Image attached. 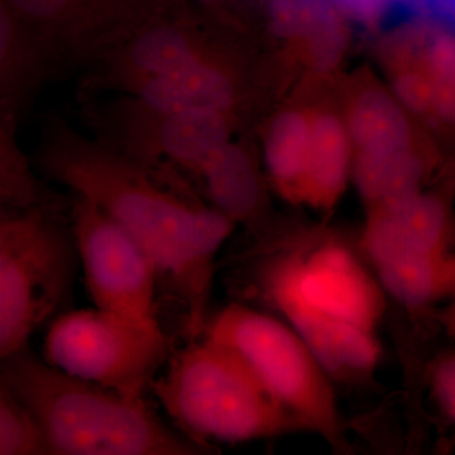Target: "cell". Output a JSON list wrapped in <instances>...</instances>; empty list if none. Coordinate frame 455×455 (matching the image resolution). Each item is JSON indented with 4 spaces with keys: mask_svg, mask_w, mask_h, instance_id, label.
Segmentation results:
<instances>
[{
    "mask_svg": "<svg viewBox=\"0 0 455 455\" xmlns=\"http://www.w3.org/2000/svg\"><path fill=\"white\" fill-rule=\"evenodd\" d=\"M203 338L233 350L304 430L337 447L341 421L331 379L304 340L277 317L232 302L206 320Z\"/></svg>",
    "mask_w": 455,
    "mask_h": 455,
    "instance_id": "277c9868",
    "label": "cell"
},
{
    "mask_svg": "<svg viewBox=\"0 0 455 455\" xmlns=\"http://www.w3.org/2000/svg\"><path fill=\"white\" fill-rule=\"evenodd\" d=\"M202 2H209V0H202Z\"/></svg>",
    "mask_w": 455,
    "mask_h": 455,
    "instance_id": "83f0119b",
    "label": "cell"
},
{
    "mask_svg": "<svg viewBox=\"0 0 455 455\" xmlns=\"http://www.w3.org/2000/svg\"><path fill=\"white\" fill-rule=\"evenodd\" d=\"M55 68L7 0H0V106L18 122Z\"/></svg>",
    "mask_w": 455,
    "mask_h": 455,
    "instance_id": "5bb4252c",
    "label": "cell"
},
{
    "mask_svg": "<svg viewBox=\"0 0 455 455\" xmlns=\"http://www.w3.org/2000/svg\"><path fill=\"white\" fill-rule=\"evenodd\" d=\"M44 175L124 228L154 260L158 290L178 300L193 339L203 333L215 259L235 223L131 158L49 116L38 145Z\"/></svg>",
    "mask_w": 455,
    "mask_h": 455,
    "instance_id": "6da1fadb",
    "label": "cell"
},
{
    "mask_svg": "<svg viewBox=\"0 0 455 455\" xmlns=\"http://www.w3.org/2000/svg\"><path fill=\"white\" fill-rule=\"evenodd\" d=\"M70 230L95 307L160 324L158 275L145 248L109 215L82 197L74 204Z\"/></svg>",
    "mask_w": 455,
    "mask_h": 455,
    "instance_id": "52a82bcc",
    "label": "cell"
},
{
    "mask_svg": "<svg viewBox=\"0 0 455 455\" xmlns=\"http://www.w3.org/2000/svg\"><path fill=\"white\" fill-rule=\"evenodd\" d=\"M433 170L423 147L353 154L352 178L367 212L427 188Z\"/></svg>",
    "mask_w": 455,
    "mask_h": 455,
    "instance_id": "e0dca14e",
    "label": "cell"
},
{
    "mask_svg": "<svg viewBox=\"0 0 455 455\" xmlns=\"http://www.w3.org/2000/svg\"><path fill=\"white\" fill-rule=\"evenodd\" d=\"M76 259L71 230L50 203L18 215L0 242V362L25 348L64 304Z\"/></svg>",
    "mask_w": 455,
    "mask_h": 455,
    "instance_id": "5b68a950",
    "label": "cell"
},
{
    "mask_svg": "<svg viewBox=\"0 0 455 455\" xmlns=\"http://www.w3.org/2000/svg\"><path fill=\"white\" fill-rule=\"evenodd\" d=\"M20 212H12L7 211V209H0V242L11 232Z\"/></svg>",
    "mask_w": 455,
    "mask_h": 455,
    "instance_id": "484cf974",
    "label": "cell"
},
{
    "mask_svg": "<svg viewBox=\"0 0 455 455\" xmlns=\"http://www.w3.org/2000/svg\"><path fill=\"white\" fill-rule=\"evenodd\" d=\"M367 214L363 250L370 262L455 252L453 208L439 191L424 188Z\"/></svg>",
    "mask_w": 455,
    "mask_h": 455,
    "instance_id": "7c38bea8",
    "label": "cell"
},
{
    "mask_svg": "<svg viewBox=\"0 0 455 455\" xmlns=\"http://www.w3.org/2000/svg\"><path fill=\"white\" fill-rule=\"evenodd\" d=\"M16 119L0 106V206L26 212L47 202L28 158L16 140Z\"/></svg>",
    "mask_w": 455,
    "mask_h": 455,
    "instance_id": "7402d4cb",
    "label": "cell"
},
{
    "mask_svg": "<svg viewBox=\"0 0 455 455\" xmlns=\"http://www.w3.org/2000/svg\"><path fill=\"white\" fill-rule=\"evenodd\" d=\"M353 149L343 118L311 113L310 146L302 187V205L331 211L352 175Z\"/></svg>",
    "mask_w": 455,
    "mask_h": 455,
    "instance_id": "9a60e30c",
    "label": "cell"
},
{
    "mask_svg": "<svg viewBox=\"0 0 455 455\" xmlns=\"http://www.w3.org/2000/svg\"><path fill=\"white\" fill-rule=\"evenodd\" d=\"M46 443L31 412L0 372V455H42Z\"/></svg>",
    "mask_w": 455,
    "mask_h": 455,
    "instance_id": "603a6c76",
    "label": "cell"
},
{
    "mask_svg": "<svg viewBox=\"0 0 455 455\" xmlns=\"http://www.w3.org/2000/svg\"><path fill=\"white\" fill-rule=\"evenodd\" d=\"M278 284L305 307L373 331L385 311V291L349 248L323 242L260 263L245 276Z\"/></svg>",
    "mask_w": 455,
    "mask_h": 455,
    "instance_id": "ba28073f",
    "label": "cell"
},
{
    "mask_svg": "<svg viewBox=\"0 0 455 455\" xmlns=\"http://www.w3.org/2000/svg\"><path fill=\"white\" fill-rule=\"evenodd\" d=\"M434 316L445 333L455 339V295L445 302L444 307L436 311Z\"/></svg>",
    "mask_w": 455,
    "mask_h": 455,
    "instance_id": "d4e9b609",
    "label": "cell"
},
{
    "mask_svg": "<svg viewBox=\"0 0 455 455\" xmlns=\"http://www.w3.org/2000/svg\"><path fill=\"white\" fill-rule=\"evenodd\" d=\"M392 94L411 118L455 136V26L435 17L409 20L387 52Z\"/></svg>",
    "mask_w": 455,
    "mask_h": 455,
    "instance_id": "9c48e42d",
    "label": "cell"
},
{
    "mask_svg": "<svg viewBox=\"0 0 455 455\" xmlns=\"http://www.w3.org/2000/svg\"><path fill=\"white\" fill-rule=\"evenodd\" d=\"M344 14L331 0H275L274 28L284 37L304 41L311 61L333 65L344 47Z\"/></svg>",
    "mask_w": 455,
    "mask_h": 455,
    "instance_id": "ffe728a7",
    "label": "cell"
},
{
    "mask_svg": "<svg viewBox=\"0 0 455 455\" xmlns=\"http://www.w3.org/2000/svg\"><path fill=\"white\" fill-rule=\"evenodd\" d=\"M443 7L445 9V13L455 26V0H443Z\"/></svg>",
    "mask_w": 455,
    "mask_h": 455,
    "instance_id": "4316f807",
    "label": "cell"
},
{
    "mask_svg": "<svg viewBox=\"0 0 455 455\" xmlns=\"http://www.w3.org/2000/svg\"><path fill=\"white\" fill-rule=\"evenodd\" d=\"M383 291L407 309H431L455 295V252L373 260Z\"/></svg>",
    "mask_w": 455,
    "mask_h": 455,
    "instance_id": "ac0fdd59",
    "label": "cell"
},
{
    "mask_svg": "<svg viewBox=\"0 0 455 455\" xmlns=\"http://www.w3.org/2000/svg\"><path fill=\"white\" fill-rule=\"evenodd\" d=\"M0 209H4V208H2V206H0Z\"/></svg>",
    "mask_w": 455,
    "mask_h": 455,
    "instance_id": "f1b7e54d",
    "label": "cell"
},
{
    "mask_svg": "<svg viewBox=\"0 0 455 455\" xmlns=\"http://www.w3.org/2000/svg\"><path fill=\"white\" fill-rule=\"evenodd\" d=\"M149 390L179 429L200 444L304 430L243 359L205 338L173 350Z\"/></svg>",
    "mask_w": 455,
    "mask_h": 455,
    "instance_id": "3957f363",
    "label": "cell"
},
{
    "mask_svg": "<svg viewBox=\"0 0 455 455\" xmlns=\"http://www.w3.org/2000/svg\"><path fill=\"white\" fill-rule=\"evenodd\" d=\"M343 119L353 154L419 147L411 116L391 92L363 90L353 99Z\"/></svg>",
    "mask_w": 455,
    "mask_h": 455,
    "instance_id": "d6986e66",
    "label": "cell"
},
{
    "mask_svg": "<svg viewBox=\"0 0 455 455\" xmlns=\"http://www.w3.org/2000/svg\"><path fill=\"white\" fill-rule=\"evenodd\" d=\"M212 52L193 29L155 18L92 68L85 89L130 94L140 84L181 70Z\"/></svg>",
    "mask_w": 455,
    "mask_h": 455,
    "instance_id": "8fae6325",
    "label": "cell"
},
{
    "mask_svg": "<svg viewBox=\"0 0 455 455\" xmlns=\"http://www.w3.org/2000/svg\"><path fill=\"white\" fill-rule=\"evenodd\" d=\"M239 290L283 314L331 379L364 377L379 364L381 347L373 331L317 313L278 284L244 278Z\"/></svg>",
    "mask_w": 455,
    "mask_h": 455,
    "instance_id": "30bf717a",
    "label": "cell"
},
{
    "mask_svg": "<svg viewBox=\"0 0 455 455\" xmlns=\"http://www.w3.org/2000/svg\"><path fill=\"white\" fill-rule=\"evenodd\" d=\"M172 352L161 324L95 307L57 316L44 338V359L75 379L142 400Z\"/></svg>",
    "mask_w": 455,
    "mask_h": 455,
    "instance_id": "8992f818",
    "label": "cell"
},
{
    "mask_svg": "<svg viewBox=\"0 0 455 455\" xmlns=\"http://www.w3.org/2000/svg\"><path fill=\"white\" fill-rule=\"evenodd\" d=\"M0 372L40 427L51 455H190L204 447L147 405L75 379L28 346L0 362Z\"/></svg>",
    "mask_w": 455,
    "mask_h": 455,
    "instance_id": "7a4b0ae2",
    "label": "cell"
},
{
    "mask_svg": "<svg viewBox=\"0 0 455 455\" xmlns=\"http://www.w3.org/2000/svg\"><path fill=\"white\" fill-rule=\"evenodd\" d=\"M429 385L436 406L455 427V350L435 359L430 368Z\"/></svg>",
    "mask_w": 455,
    "mask_h": 455,
    "instance_id": "cb8c5ba5",
    "label": "cell"
},
{
    "mask_svg": "<svg viewBox=\"0 0 455 455\" xmlns=\"http://www.w3.org/2000/svg\"><path fill=\"white\" fill-rule=\"evenodd\" d=\"M130 97L157 112L233 113L239 99L235 71L212 52L181 70L140 84Z\"/></svg>",
    "mask_w": 455,
    "mask_h": 455,
    "instance_id": "4fadbf2b",
    "label": "cell"
},
{
    "mask_svg": "<svg viewBox=\"0 0 455 455\" xmlns=\"http://www.w3.org/2000/svg\"><path fill=\"white\" fill-rule=\"evenodd\" d=\"M311 114L292 109L277 114L263 142L266 169L275 188L300 204L310 146Z\"/></svg>",
    "mask_w": 455,
    "mask_h": 455,
    "instance_id": "44dd1931",
    "label": "cell"
},
{
    "mask_svg": "<svg viewBox=\"0 0 455 455\" xmlns=\"http://www.w3.org/2000/svg\"><path fill=\"white\" fill-rule=\"evenodd\" d=\"M196 184L209 205L235 223L252 224L263 208L259 170L245 147L230 140L200 171Z\"/></svg>",
    "mask_w": 455,
    "mask_h": 455,
    "instance_id": "2e32d148",
    "label": "cell"
}]
</instances>
